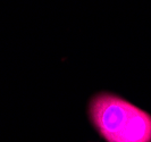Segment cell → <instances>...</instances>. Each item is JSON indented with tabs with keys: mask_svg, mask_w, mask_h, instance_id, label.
I'll list each match as a JSON object with an SVG mask.
<instances>
[{
	"mask_svg": "<svg viewBox=\"0 0 151 142\" xmlns=\"http://www.w3.org/2000/svg\"><path fill=\"white\" fill-rule=\"evenodd\" d=\"M117 142H151L150 115L135 106L127 126Z\"/></svg>",
	"mask_w": 151,
	"mask_h": 142,
	"instance_id": "cell-2",
	"label": "cell"
},
{
	"mask_svg": "<svg viewBox=\"0 0 151 142\" xmlns=\"http://www.w3.org/2000/svg\"><path fill=\"white\" fill-rule=\"evenodd\" d=\"M135 106L111 93H99L89 106L90 118L108 142H117L127 126Z\"/></svg>",
	"mask_w": 151,
	"mask_h": 142,
	"instance_id": "cell-1",
	"label": "cell"
}]
</instances>
